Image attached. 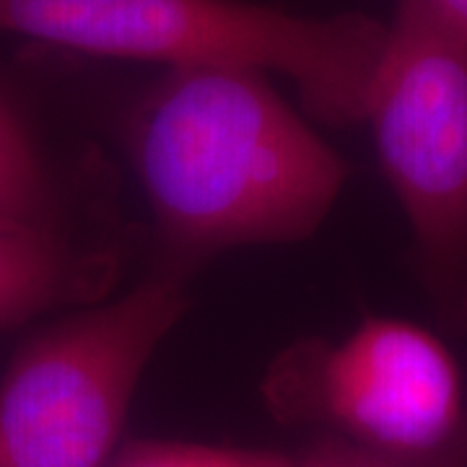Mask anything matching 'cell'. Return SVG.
Returning <instances> with one entry per match:
<instances>
[{"mask_svg": "<svg viewBox=\"0 0 467 467\" xmlns=\"http://www.w3.org/2000/svg\"><path fill=\"white\" fill-rule=\"evenodd\" d=\"M128 143L159 229L187 252L301 239L348 177L257 70H167L133 109Z\"/></svg>", "mask_w": 467, "mask_h": 467, "instance_id": "obj_1", "label": "cell"}, {"mask_svg": "<svg viewBox=\"0 0 467 467\" xmlns=\"http://www.w3.org/2000/svg\"><path fill=\"white\" fill-rule=\"evenodd\" d=\"M0 32L180 67L278 73L330 125L364 122L389 21L299 16L250 0H0Z\"/></svg>", "mask_w": 467, "mask_h": 467, "instance_id": "obj_2", "label": "cell"}, {"mask_svg": "<svg viewBox=\"0 0 467 467\" xmlns=\"http://www.w3.org/2000/svg\"><path fill=\"white\" fill-rule=\"evenodd\" d=\"M174 275L63 319L0 384V467H112L140 374L184 312Z\"/></svg>", "mask_w": 467, "mask_h": 467, "instance_id": "obj_3", "label": "cell"}, {"mask_svg": "<svg viewBox=\"0 0 467 467\" xmlns=\"http://www.w3.org/2000/svg\"><path fill=\"white\" fill-rule=\"evenodd\" d=\"M270 410L408 465H467V389L447 346L398 317H368L340 343L304 340L273 364Z\"/></svg>", "mask_w": 467, "mask_h": 467, "instance_id": "obj_4", "label": "cell"}, {"mask_svg": "<svg viewBox=\"0 0 467 467\" xmlns=\"http://www.w3.org/2000/svg\"><path fill=\"white\" fill-rule=\"evenodd\" d=\"M364 122L441 315L467 325V47L389 21Z\"/></svg>", "mask_w": 467, "mask_h": 467, "instance_id": "obj_5", "label": "cell"}, {"mask_svg": "<svg viewBox=\"0 0 467 467\" xmlns=\"http://www.w3.org/2000/svg\"><path fill=\"white\" fill-rule=\"evenodd\" d=\"M99 267L81 260L47 223H0V327L91 291Z\"/></svg>", "mask_w": 467, "mask_h": 467, "instance_id": "obj_6", "label": "cell"}, {"mask_svg": "<svg viewBox=\"0 0 467 467\" xmlns=\"http://www.w3.org/2000/svg\"><path fill=\"white\" fill-rule=\"evenodd\" d=\"M0 223H47L50 184L26 125L0 88Z\"/></svg>", "mask_w": 467, "mask_h": 467, "instance_id": "obj_7", "label": "cell"}, {"mask_svg": "<svg viewBox=\"0 0 467 467\" xmlns=\"http://www.w3.org/2000/svg\"><path fill=\"white\" fill-rule=\"evenodd\" d=\"M112 467H294V457L278 451L153 439L125 444Z\"/></svg>", "mask_w": 467, "mask_h": 467, "instance_id": "obj_8", "label": "cell"}, {"mask_svg": "<svg viewBox=\"0 0 467 467\" xmlns=\"http://www.w3.org/2000/svg\"><path fill=\"white\" fill-rule=\"evenodd\" d=\"M392 21L434 32L467 47V0H398Z\"/></svg>", "mask_w": 467, "mask_h": 467, "instance_id": "obj_9", "label": "cell"}, {"mask_svg": "<svg viewBox=\"0 0 467 467\" xmlns=\"http://www.w3.org/2000/svg\"><path fill=\"white\" fill-rule=\"evenodd\" d=\"M294 467H423L408 465L400 460H389L374 451L350 447L346 441L327 439L322 447L312 450L304 457H294ZM447 467H467V465H447Z\"/></svg>", "mask_w": 467, "mask_h": 467, "instance_id": "obj_10", "label": "cell"}]
</instances>
